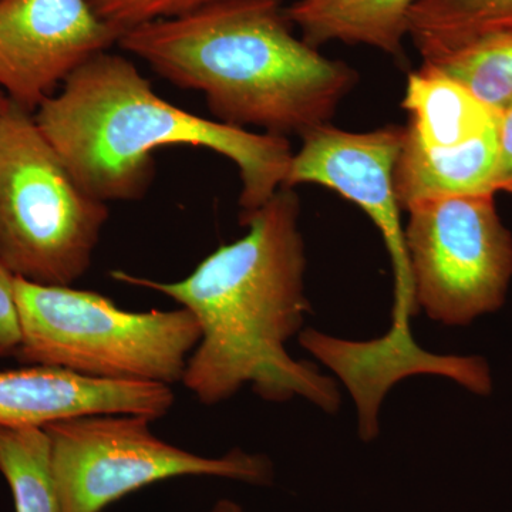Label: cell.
<instances>
[{"label":"cell","mask_w":512,"mask_h":512,"mask_svg":"<svg viewBox=\"0 0 512 512\" xmlns=\"http://www.w3.org/2000/svg\"><path fill=\"white\" fill-rule=\"evenodd\" d=\"M495 190L512 195V107L498 116V165Z\"/></svg>","instance_id":"18"},{"label":"cell","mask_w":512,"mask_h":512,"mask_svg":"<svg viewBox=\"0 0 512 512\" xmlns=\"http://www.w3.org/2000/svg\"><path fill=\"white\" fill-rule=\"evenodd\" d=\"M421 63L461 84L498 116L512 107V35L485 37Z\"/></svg>","instance_id":"15"},{"label":"cell","mask_w":512,"mask_h":512,"mask_svg":"<svg viewBox=\"0 0 512 512\" xmlns=\"http://www.w3.org/2000/svg\"><path fill=\"white\" fill-rule=\"evenodd\" d=\"M299 221L298 192L284 185L261 208L241 215L244 237L215 249L183 281L111 272L123 284L163 293L198 320L201 340L181 383L202 404L225 402L251 384L266 402L301 397L322 412H338L336 380L286 350L311 312Z\"/></svg>","instance_id":"1"},{"label":"cell","mask_w":512,"mask_h":512,"mask_svg":"<svg viewBox=\"0 0 512 512\" xmlns=\"http://www.w3.org/2000/svg\"><path fill=\"white\" fill-rule=\"evenodd\" d=\"M35 120L77 184L96 200L136 201L154 177V153L170 146L208 148L241 177V215L284 187L293 151L288 138L204 119L174 106L127 57L99 53L82 64Z\"/></svg>","instance_id":"3"},{"label":"cell","mask_w":512,"mask_h":512,"mask_svg":"<svg viewBox=\"0 0 512 512\" xmlns=\"http://www.w3.org/2000/svg\"><path fill=\"white\" fill-rule=\"evenodd\" d=\"M16 359L83 376L171 384L183 380L201 326L188 309L127 312L100 293L16 278Z\"/></svg>","instance_id":"4"},{"label":"cell","mask_w":512,"mask_h":512,"mask_svg":"<svg viewBox=\"0 0 512 512\" xmlns=\"http://www.w3.org/2000/svg\"><path fill=\"white\" fill-rule=\"evenodd\" d=\"M403 126L348 131L323 124L303 134L293 153L285 187L316 184L338 192L369 215L382 235L393 268L392 325L380 338L357 342L355 362L360 375L380 389L406 377L446 375V355L427 352L412 335L419 312L404 227L394 187V170L403 144Z\"/></svg>","instance_id":"5"},{"label":"cell","mask_w":512,"mask_h":512,"mask_svg":"<svg viewBox=\"0 0 512 512\" xmlns=\"http://www.w3.org/2000/svg\"><path fill=\"white\" fill-rule=\"evenodd\" d=\"M119 39L89 0H0V89L35 113Z\"/></svg>","instance_id":"10"},{"label":"cell","mask_w":512,"mask_h":512,"mask_svg":"<svg viewBox=\"0 0 512 512\" xmlns=\"http://www.w3.org/2000/svg\"><path fill=\"white\" fill-rule=\"evenodd\" d=\"M10 104V99L8 97V94L3 92L2 89H0V119H2L3 114H5V111L8 110Z\"/></svg>","instance_id":"20"},{"label":"cell","mask_w":512,"mask_h":512,"mask_svg":"<svg viewBox=\"0 0 512 512\" xmlns=\"http://www.w3.org/2000/svg\"><path fill=\"white\" fill-rule=\"evenodd\" d=\"M106 202L77 184L35 113L10 101L0 119V262L16 278L72 286L92 265Z\"/></svg>","instance_id":"6"},{"label":"cell","mask_w":512,"mask_h":512,"mask_svg":"<svg viewBox=\"0 0 512 512\" xmlns=\"http://www.w3.org/2000/svg\"><path fill=\"white\" fill-rule=\"evenodd\" d=\"M89 2L99 18L117 30L121 36V33L137 26L187 15L220 0H89Z\"/></svg>","instance_id":"16"},{"label":"cell","mask_w":512,"mask_h":512,"mask_svg":"<svg viewBox=\"0 0 512 512\" xmlns=\"http://www.w3.org/2000/svg\"><path fill=\"white\" fill-rule=\"evenodd\" d=\"M208 512H244L241 505L231 500L218 501Z\"/></svg>","instance_id":"19"},{"label":"cell","mask_w":512,"mask_h":512,"mask_svg":"<svg viewBox=\"0 0 512 512\" xmlns=\"http://www.w3.org/2000/svg\"><path fill=\"white\" fill-rule=\"evenodd\" d=\"M0 473L16 512H60L45 429L0 426Z\"/></svg>","instance_id":"14"},{"label":"cell","mask_w":512,"mask_h":512,"mask_svg":"<svg viewBox=\"0 0 512 512\" xmlns=\"http://www.w3.org/2000/svg\"><path fill=\"white\" fill-rule=\"evenodd\" d=\"M497 35H512V0H416L410 16L409 37L421 60Z\"/></svg>","instance_id":"13"},{"label":"cell","mask_w":512,"mask_h":512,"mask_svg":"<svg viewBox=\"0 0 512 512\" xmlns=\"http://www.w3.org/2000/svg\"><path fill=\"white\" fill-rule=\"evenodd\" d=\"M284 0H220L121 33V50L201 93L228 126L302 137L330 123L359 76L296 37Z\"/></svg>","instance_id":"2"},{"label":"cell","mask_w":512,"mask_h":512,"mask_svg":"<svg viewBox=\"0 0 512 512\" xmlns=\"http://www.w3.org/2000/svg\"><path fill=\"white\" fill-rule=\"evenodd\" d=\"M404 227L419 311L446 326H467L500 311L512 281V234L494 194L414 202Z\"/></svg>","instance_id":"8"},{"label":"cell","mask_w":512,"mask_h":512,"mask_svg":"<svg viewBox=\"0 0 512 512\" xmlns=\"http://www.w3.org/2000/svg\"><path fill=\"white\" fill-rule=\"evenodd\" d=\"M16 276L0 262V357L16 356L20 343Z\"/></svg>","instance_id":"17"},{"label":"cell","mask_w":512,"mask_h":512,"mask_svg":"<svg viewBox=\"0 0 512 512\" xmlns=\"http://www.w3.org/2000/svg\"><path fill=\"white\" fill-rule=\"evenodd\" d=\"M175 400L161 383L96 379L52 366L0 372V426L40 427L77 417L130 414L157 420Z\"/></svg>","instance_id":"11"},{"label":"cell","mask_w":512,"mask_h":512,"mask_svg":"<svg viewBox=\"0 0 512 512\" xmlns=\"http://www.w3.org/2000/svg\"><path fill=\"white\" fill-rule=\"evenodd\" d=\"M402 106L407 124L394 170L402 211L429 198L497 194L498 114L426 63L407 77Z\"/></svg>","instance_id":"9"},{"label":"cell","mask_w":512,"mask_h":512,"mask_svg":"<svg viewBox=\"0 0 512 512\" xmlns=\"http://www.w3.org/2000/svg\"><path fill=\"white\" fill-rule=\"evenodd\" d=\"M144 416L106 414L45 427L60 512H101L147 485L184 476L228 478L254 485L274 481L262 454L234 448L204 457L161 440Z\"/></svg>","instance_id":"7"},{"label":"cell","mask_w":512,"mask_h":512,"mask_svg":"<svg viewBox=\"0 0 512 512\" xmlns=\"http://www.w3.org/2000/svg\"><path fill=\"white\" fill-rule=\"evenodd\" d=\"M414 3L416 0H295L285 12L303 42L315 49L339 42L369 46L403 60Z\"/></svg>","instance_id":"12"}]
</instances>
